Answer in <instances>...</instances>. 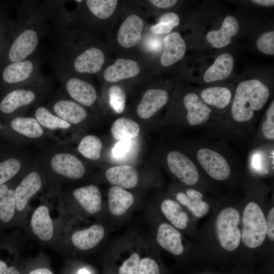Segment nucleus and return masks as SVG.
<instances>
[{
	"mask_svg": "<svg viewBox=\"0 0 274 274\" xmlns=\"http://www.w3.org/2000/svg\"><path fill=\"white\" fill-rule=\"evenodd\" d=\"M160 207L162 212L175 227L180 229L186 228L189 219L188 215L182 211L177 201L166 199L162 202Z\"/></svg>",
	"mask_w": 274,
	"mask_h": 274,
	"instance_id": "32",
	"label": "nucleus"
},
{
	"mask_svg": "<svg viewBox=\"0 0 274 274\" xmlns=\"http://www.w3.org/2000/svg\"><path fill=\"white\" fill-rule=\"evenodd\" d=\"M15 198L14 189L6 184L0 186V219L4 222H9L15 214Z\"/></svg>",
	"mask_w": 274,
	"mask_h": 274,
	"instance_id": "34",
	"label": "nucleus"
},
{
	"mask_svg": "<svg viewBox=\"0 0 274 274\" xmlns=\"http://www.w3.org/2000/svg\"><path fill=\"white\" fill-rule=\"evenodd\" d=\"M176 0H150L149 2L154 6L160 8H168L175 6Z\"/></svg>",
	"mask_w": 274,
	"mask_h": 274,
	"instance_id": "45",
	"label": "nucleus"
},
{
	"mask_svg": "<svg viewBox=\"0 0 274 274\" xmlns=\"http://www.w3.org/2000/svg\"><path fill=\"white\" fill-rule=\"evenodd\" d=\"M10 7H0V61L8 47L14 28V20L8 12Z\"/></svg>",
	"mask_w": 274,
	"mask_h": 274,
	"instance_id": "37",
	"label": "nucleus"
},
{
	"mask_svg": "<svg viewBox=\"0 0 274 274\" xmlns=\"http://www.w3.org/2000/svg\"><path fill=\"white\" fill-rule=\"evenodd\" d=\"M267 234L266 219L260 206L254 201L245 207L242 216L241 239L248 248H256L264 242Z\"/></svg>",
	"mask_w": 274,
	"mask_h": 274,
	"instance_id": "7",
	"label": "nucleus"
},
{
	"mask_svg": "<svg viewBox=\"0 0 274 274\" xmlns=\"http://www.w3.org/2000/svg\"><path fill=\"white\" fill-rule=\"evenodd\" d=\"M54 76L59 81L62 92L68 98L83 107L92 106L97 94L94 87L89 82L60 69L52 67Z\"/></svg>",
	"mask_w": 274,
	"mask_h": 274,
	"instance_id": "8",
	"label": "nucleus"
},
{
	"mask_svg": "<svg viewBox=\"0 0 274 274\" xmlns=\"http://www.w3.org/2000/svg\"><path fill=\"white\" fill-rule=\"evenodd\" d=\"M138 274H160L159 268L154 259L144 258L140 260Z\"/></svg>",
	"mask_w": 274,
	"mask_h": 274,
	"instance_id": "42",
	"label": "nucleus"
},
{
	"mask_svg": "<svg viewBox=\"0 0 274 274\" xmlns=\"http://www.w3.org/2000/svg\"><path fill=\"white\" fill-rule=\"evenodd\" d=\"M28 274H53V273L47 268H40L32 270Z\"/></svg>",
	"mask_w": 274,
	"mask_h": 274,
	"instance_id": "47",
	"label": "nucleus"
},
{
	"mask_svg": "<svg viewBox=\"0 0 274 274\" xmlns=\"http://www.w3.org/2000/svg\"><path fill=\"white\" fill-rule=\"evenodd\" d=\"M239 22L234 16H226L220 28L217 30L209 31L206 35V40L214 48L220 49L229 45L232 37L239 31Z\"/></svg>",
	"mask_w": 274,
	"mask_h": 274,
	"instance_id": "17",
	"label": "nucleus"
},
{
	"mask_svg": "<svg viewBox=\"0 0 274 274\" xmlns=\"http://www.w3.org/2000/svg\"><path fill=\"white\" fill-rule=\"evenodd\" d=\"M274 141V100H272L267 109L263 119L259 125L253 141L255 145L261 142L272 144Z\"/></svg>",
	"mask_w": 274,
	"mask_h": 274,
	"instance_id": "31",
	"label": "nucleus"
},
{
	"mask_svg": "<svg viewBox=\"0 0 274 274\" xmlns=\"http://www.w3.org/2000/svg\"><path fill=\"white\" fill-rule=\"evenodd\" d=\"M7 268V264L0 260V274H3Z\"/></svg>",
	"mask_w": 274,
	"mask_h": 274,
	"instance_id": "49",
	"label": "nucleus"
},
{
	"mask_svg": "<svg viewBox=\"0 0 274 274\" xmlns=\"http://www.w3.org/2000/svg\"><path fill=\"white\" fill-rule=\"evenodd\" d=\"M30 223L33 232L40 239L47 241L52 238L53 225L46 206H41L36 210Z\"/></svg>",
	"mask_w": 274,
	"mask_h": 274,
	"instance_id": "28",
	"label": "nucleus"
},
{
	"mask_svg": "<svg viewBox=\"0 0 274 274\" xmlns=\"http://www.w3.org/2000/svg\"><path fill=\"white\" fill-rule=\"evenodd\" d=\"M240 221V215L232 207H226L218 215L215 221L216 233L221 247L232 251L239 246L241 232L237 227Z\"/></svg>",
	"mask_w": 274,
	"mask_h": 274,
	"instance_id": "9",
	"label": "nucleus"
},
{
	"mask_svg": "<svg viewBox=\"0 0 274 274\" xmlns=\"http://www.w3.org/2000/svg\"><path fill=\"white\" fill-rule=\"evenodd\" d=\"M3 274H20L18 270L13 266L7 268Z\"/></svg>",
	"mask_w": 274,
	"mask_h": 274,
	"instance_id": "48",
	"label": "nucleus"
},
{
	"mask_svg": "<svg viewBox=\"0 0 274 274\" xmlns=\"http://www.w3.org/2000/svg\"><path fill=\"white\" fill-rule=\"evenodd\" d=\"M251 2L257 5L264 7H271L274 5L273 0H252Z\"/></svg>",
	"mask_w": 274,
	"mask_h": 274,
	"instance_id": "46",
	"label": "nucleus"
},
{
	"mask_svg": "<svg viewBox=\"0 0 274 274\" xmlns=\"http://www.w3.org/2000/svg\"><path fill=\"white\" fill-rule=\"evenodd\" d=\"M234 64V59L231 54H220L204 73L203 81L206 83H210L227 79L231 75Z\"/></svg>",
	"mask_w": 274,
	"mask_h": 274,
	"instance_id": "23",
	"label": "nucleus"
},
{
	"mask_svg": "<svg viewBox=\"0 0 274 274\" xmlns=\"http://www.w3.org/2000/svg\"><path fill=\"white\" fill-rule=\"evenodd\" d=\"M73 195L89 213H96L101 210V193L96 186L89 185L78 188L74 190Z\"/></svg>",
	"mask_w": 274,
	"mask_h": 274,
	"instance_id": "27",
	"label": "nucleus"
},
{
	"mask_svg": "<svg viewBox=\"0 0 274 274\" xmlns=\"http://www.w3.org/2000/svg\"><path fill=\"white\" fill-rule=\"evenodd\" d=\"M11 3L0 1V7H11Z\"/></svg>",
	"mask_w": 274,
	"mask_h": 274,
	"instance_id": "50",
	"label": "nucleus"
},
{
	"mask_svg": "<svg viewBox=\"0 0 274 274\" xmlns=\"http://www.w3.org/2000/svg\"><path fill=\"white\" fill-rule=\"evenodd\" d=\"M110 105L117 113H122L125 107L126 97L123 89L117 85L111 86L109 89Z\"/></svg>",
	"mask_w": 274,
	"mask_h": 274,
	"instance_id": "39",
	"label": "nucleus"
},
{
	"mask_svg": "<svg viewBox=\"0 0 274 274\" xmlns=\"http://www.w3.org/2000/svg\"><path fill=\"white\" fill-rule=\"evenodd\" d=\"M164 47L160 57V63L164 67L180 61L186 51V44L180 33L174 31L167 34L164 40Z\"/></svg>",
	"mask_w": 274,
	"mask_h": 274,
	"instance_id": "20",
	"label": "nucleus"
},
{
	"mask_svg": "<svg viewBox=\"0 0 274 274\" xmlns=\"http://www.w3.org/2000/svg\"><path fill=\"white\" fill-rule=\"evenodd\" d=\"M267 226V234L268 238L272 241H274V208L268 212L266 219Z\"/></svg>",
	"mask_w": 274,
	"mask_h": 274,
	"instance_id": "44",
	"label": "nucleus"
},
{
	"mask_svg": "<svg viewBox=\"0 0 274 274\" xmlns=\"http://www.w3.org/2000/svg\"><path fill=\"white\" fill-rule=\"evenodd\" d=\"M169 95L162 89H150L144 94L138 105L136 113L144 119L152 117L167 102Z\"/></svg>",
	"mask_w": 274,
	"mask_h": 274,
	"instance_id": "18",
	"label": "nucleus"
},
{
	"mask_svg": "<svg viewBox=\"0 0 274 274\" xmlns=\"http://www.w3.org/2000/svg\"><path fill=\"white\" fill-rule=\"evenodd\" d=\"M140 127L134 121L126 118H119L113 123L111 132L113 137L119 140H131L138 136Z\"/></svg>",
	"mask_w": 274,
	"mask_h": 274,
	"instance_id": "33",
	"label": "nucleus"
},
{
	"mask_svg": "<svg viewBox=\"0 0 274 274\" xmlns=\"http://www.w3.org/2000/svg\"><path fill=\"white\" fill-rule=\"evenodd\" d=\"M105 176L111 184L123 188H134L139 181V174L136 168L129 165L112 166L106 171Z\"/></svg>",
	"mask_w": 274,
	"mask_h": 274,
	"instance_id": "22",
	"label": "nucleus"
},
{
	"mask_svg": "<svg viewBox=\"0 0 274 274\" xmlns=\"http://www.w3.org/2000/svg\"><path fill=\"white\" fill-rule=\"evenodd\" d=\"M166 163L170 172L185 184L192 186L199 181L198 166L183 153L176 150L169 152Z\"/></svg>",
	"mask_w": 274,
	"mask_h": 274,
	"instance_id": "13",
	"label": "nucleus"
},
{
	"mask_svg": "<svg viewBox=\"0 0 274 274\" xmlns=\"http://www.w3.org/2000/svg\"><path fill=\"white\" fill-rule=\"evenodd\" d=\"M256 47L263 54L274 55V31L270 30L261 34L256 42Z\"/></svg>",
	"mask_w": 274,
	"mask_h": 274,
	"instance_id": "40",
	"label": "nucleus"
},
{
	"mask_svg": "<svg viewBox=\"0 0 274 274\" xmlns=\"http://www.w3.org/2000/svg\"><path fill=\"white\" fill-rule=\"evenodd\" d=\"M140 260L139 254H132L119 268V274H138Z\"/></svg>",
	"mask_w": 274,
	"mask_h": 274,
	"instance_id": "41",
	"label": "nucleus"
},
{
	"mask_svg": "<svg viewBox=\"0 0 274 274\" xmlns=\"http://www.w3.org/2000/svg\"><path fill=\"white\" fill-rule=\"evenodd\" d=\"M131 146V140H120L112 150L113 156L116 158L123 157L129 152Z\"/></svg>",
	"mask_w": 274,
	"mask_h": 274,
	"instance_id": "43",
	"label": "nucleus"
},
{
	"mask_svg": "<svg viewBox=\"0 0 274 274\" xmlns=\"http://www.w3.org/2000/svg\"><path fill=\"white\" fill-rule=\"evenodd\" d=\"M180 23V18L178 14L175 12H167L159 18L158 23L152 25L151 31L156 35H167Z\"/></svg>",
	"mask_w": 274,
	"mask_h": 274,
	"instance_id": "38",
	"label": "nucleus"
},
{
	"mask_svg": "<svg viewBox=\"0 0 274 274\" xmlns=\"http://www.w3.org/2000/svg\"><path fill=\"white\" fill-rule=\"evenodd\" d=\"M105 229L100 225H94L89 228L77 231L72 236L73 244L82 250H87L96 246L102 239Z\"/></svg>",
	"mask_w": 274,
	"mask_h": 274,
	"instance_id": "29",
	"label": "nucleus"
},
{
	"mask_svg": "<svg viewBox=\"0 0 274 274\" xmlns=\"http://www.w3.org/2000/svg\"><path fill=\"white\" fill-rule=\"evenodd\" d=\"M194 161L212 179H228L235 166L230 157L220 148L207 144L194 143Z\"/></svg>",
	"mask_w": 274,
	"mask_h": 274,
	"instance_id": "5",
	"label": "nucleus"
},
{
	"mask_svg": "<svg viewBox=\"0 0 274 274\" xmlns=\"http://www.w3.org/2000/svg\"><path fill=\"white\" fill-rule=\"evenodd\" d=\"M53 78L49 76L8 91L0 100V115L8 118L26 115L48 99L53 92Z\"/></svg>",
	"mask_w": 274,
	"mask_h": 274,
	"instance_id": "3",
	"label": "nucleus"
},
{
	"mask_svg": "<svg viewBox=\"0 0 274 274\" xmlns=\"http://www.w3.org/2000/svg\"><path fill=\"white\" fill-rule=\"evenodd\" d=\"M8 120V127L15 141L22 145L42 142L49 138L54 139L31 116L17 115L9 118Z\"/></svg>",
	"mask_w": 274,
	"mask_h": 274,
	"instance_id": "11",
	"label": "nucleus"
},
{
	"mask_svg": "<svg viewBox=\"0 0 274 274\" xmlns=\"http://www.w3.org/2000/svg\"><path fill=\"white\" fill-rule=\"evenodd\" d=\"M198 94L202 100L222 118L224 124L225 112L229 111L233 98L232 90L227 86H214L205 88Z\"/></svg>",
	"mask_w": 274,
	"mask_h": 274,
	"instance_id": "14",
	"label": "nucleus"
},
{
	"mask_svg": "<svg viewBox=\"0 0 274 274\" xmlns=\"http://www.w3.org/2000/svg\"><path fill=\"white\" fill-rule=\"evenodd\" d=\"M133 201V195L122 187L114 185L109 190V207L113 215H123L132 204Z\"/></svg>",
	"mask_w": 274,
	"mask_h": 274,
	"instance_id": "30",
	"label": "nucleus"
},
{
	"mask_svg": "<svg viewBox=\"0 0 274 274\" xmlns=\"http://www.w3.org/2000/svg\"><path fill=\"white\" fill-rule=\"evenodd\" d=\"M140 67L131 59L119 58L114 64L109 66L104 73V79L109 82H116L137 76Z\"/></svg>",
	"mask_w": 274,
	"mask_h": 274,
	"instance_id": "24",
	"label": "nucleus"
},
{
	"mask_svg": "<svg viewBox=\"0 0 274 274\" xmlns=\"http://www.w3.org/2000/svg\"><path fill=\"white\" fill-rule=\"evenodd\" d=\"M16 8L12 35L0 61V68L24 60L38 52L40 42L47 31L48 19L42 2L22 1Z\"/></svg>",
	"mask_w": 274,
	"mask_h": 274,
	"instance_id": "1",
	"label": "nucleus"
},
{
	"mask_svg": "<svg viewBox=\"0 0 274 274\" xmlns=\"http://www.w3.org/2000/svg\"><path fill=\"white\" fill-rule=\"evenodd\" d=\"M157 241L161 247L174 255L183 252L181 233L168 223H163L159 226Z\"/></svg>",
	"mask_w": 274,
	"mask_h": 274,
	"instance_id": "25",
	"label": "nucleus"
},
{
	"mask_svg": "<svg viewBox=\"0 0 274 274\" xmlns=\"http://www.w3.org/2000/svg\"><path fill=\"white\" fill-rule=\"evenodd\" d=\"M38 158L44 169L67 179H80L86 172L83 162L64 147L51 148Z\"/></svg>",
	"mask_w": 274,
	"mask_h": 274,
	"instance_id": "6",
	"label": "nucleus"
},
{
	"mask_svg": "<svg viewBox=\"0 0 274 274\" xmlns=\"http://www.w3.org/2000/svg\"><path fill=\"white\" fill-rule=\"evenodd\" d=\"M78 274H90V273L86 269L82 268L79 270Z\"/></svg>",
	"mask_w": 274,
	"mask_h": 274,
	"instance_id": "51",
	"label": "nucleus"
},
{
	"mask_svg": "<svg viewBox=\"0 0 274 274\" xmlns=\"http://www.w3.org/2000/svg\"><path fill=\"white\" fill-rule=\"evenodd\" d=\"M32 157L23 148L0 161V186L21 172L26 171L33 162Z\"/></svg>",
	"mask_w": 274,
	"mask_h": 274,
	"instance_id": "15",
	"label": "nucleus"
},
{
	"mask_svg": "<svg viewBox=\"0 0 274 274\" xmlns=\"http://www.w3.org/2000/svg\"><path fill=\"white\" fill-rule=\"evenodd\" d=\"M46 101L45 106L53 113L72 126L81 124L88 117L84 107L67 97L60 89L53 91Z\"/></svg>",
	"mask_w": 274,
	"mask_h": 274,
	"instance_id": "10",
	"label": "nucleus"
},
{
	"mask_svg": "<svg viewBox=\"0 0 274 274\" xmlns=\"http://www.w3.org/2000/svg\"><path fill=\"white\" fill-rule=\"evenodd\" d=\"M84 3L88 13L96 18L105 19L113 14L118 1L87 0Z\"/></svg>",
	"mask_w": 274,
	"mask_h": 274,
	"instance_id": "36",
	"label": "nucleus"
},
{
	"mask_svg": "<svg viewBox=\"0 0 274 274\" xmlns=\"http://www.w3.org/2000/svg\"><path fill=\"white\" fill-rule=\"evenodd\" d=\"M102 145L100 139L94 135L84 136L77 146L78 151L87 159L96 161L101 157Z\"/></svg>",
	"mask_w": 274,
	"mask_h": 274,
	"instance_id": "35",
	"label": "nucleus"
},
{
	"mask_svg": "<svg viewBox=\"0 0 274 274\" xmlns=\"http://www.w3.org/2000/svg\"><path fill=\"white\" fill-rule=\"evenodd\" d=\"M142 19L136 14L128 16L121 25L117 35L119 44L129 48L137 45L141 40L144 28Z\"/></svg>",
	"mask_w": 274,
	"mask_h": 274,
	"instance_id": "19",
	"label": "nucleus"
},
{
	"mask_svg": "<svg viewBox=\"0 0 274 274\" xmlns=\"http://www.w3.org/2000/svg\"><path fill=\"white\" fill-rule=\"evenodd\" d=\"M176 197L179 202L186 206L197 218L203 217L209 212V204L203 200L202 193L197 190L188 188L185 192L177 193Z\"/></svg>",
	"mask_w": 274,
	"mask_h": 274,
	"instance_id": "26",
	"label": "nucleus"
},
{
	"mask_svg": "<svg viewBox=\"0 0 274 274\" xmlns=\"http://www.w3.org/2000/svg\"><path fill=\"white\" fill-rule=\"evenodd\" d=\"M43 58L39 51L27 58L6 64L0 68V93L8 91L44 77L42 72Z\"/></svg>",
	"mask_w": 274,
	"mask_h": 274,
	"instance_id": "4",
	"label": "nucleus"
},
{
	"mask_svg": "<svg viewBox=\"0 0 274 274\" xmlns=\"http://www.w3.org/2000/svg\"><path fill=\"white\" fill-rule=\"evenodd\" d=\"M269 97V88L261 80L251 79L240 82L233 93L229 114L224 119L225 131L241 136L252 134L257 115Z\"/></svg>",
	"mask_w": 274,
	"mask_h": 274,
	"instance_id": "2",
	"label": "nucleus"
},
{
	"mask_svg": "<svg viewBox=\"0 0 274 274\" xmlns=\"http://www.w3.org/2000/svg\"><path fill=\"white\" fill-rule=\"evenodd\" d=\"M43 168L37 158L26 170V175L14 189L16 209L22 211L28 200L41 188L43 178L41 172Z\"/></svg>",
	"mask_w": 274,
	"mask_h": 274,
	"instance_id": "12",
	"label": "nucleus"
},
{
	"mask_svg": "<svg viewBox=\"0 0 274 274\" xmlns=\"http://www.w3.org/2000/svg\"><path fill=\"white\" fill-rule=\"evenodd\" d=\"M30 116L34 117L54 138L53 132L58 131L64 132L72 127L70 124L53 113L43 103L32 108Z\"/></svg>",
	"mask_w": 274,
	"mask_h": 274,
	"instance_id": "21",
	"label": "nucleus"
},
{
	"mask_svg": "<svg viewBox=\"0 0 274 274\" xmlns=\"http://www.w3.org/2000/svg\"><path fill=\"white\" fill-rule=\"evenodd\" d=\"M66 1L47 0L42 5L48 21L52 22L54 30L70 28L75 23L76 14L69 13L65 8Z\"/></svg>",
	"mask_w": 274,
	"mask_h": 274,
	"instance_id": "16",
	"label": "nucleus"
}]
</instances>
